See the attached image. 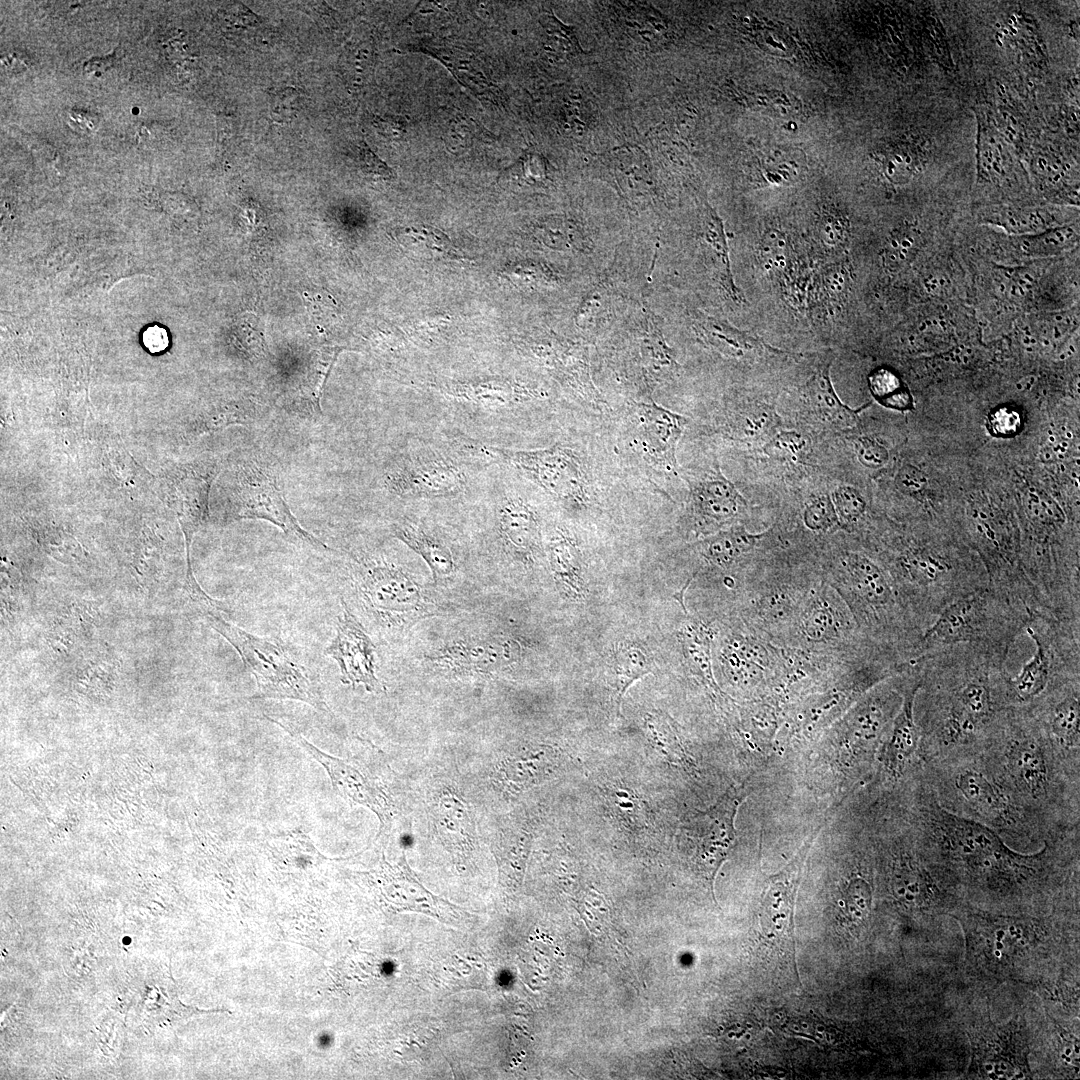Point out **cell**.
Returning <instances> with one entry per match:
<instances>
[{"label":"cell","instance_id":"obj_2","mask_svg":"<svg viewBox=\"0 0 1080 1080\" xmlns=\"http://www.w3.org/2000/svg\"><path fill=\"white\" fill-rule=\"evenodd\" d=\"M1007 658L983 646L955 644L911 659L920 677L914 714L922 765L984 746L1009 708Z\"/></svg>","mask_w":1080,"mask_h":1080},{"label":"cell","instance_id":"obj_53","mask_svg":"<svg viewBox=\"0 0 1080 1080\" xmlns=\"http://www.w3.org/2000/svg\"><path fill=\"white\" fill-rule=\"evenodd\" d=\"M358 161L362 171L369 176L385 180L393 177V171L366 144L359 147Z\"/></svg>","mask_w":1080,"mask_h":1080},{"label":"cell","instance_id":"obj_51","mask_svg":"<svg viewBox=\"0 0 1080 1080\" xmlns=\"http://www.w3.org/2000/svg\"><path fill=\"white\" fill-rule=\"evenodd\" d=\"M805 440L795 431H783L777 434L765 447L769 454L795 457L805 448Z\"/></svg>","mask_w":1080,"mask_h":1080},{"label":"cell","instance_id":"obj_55","mask_svg":"<svg viewBox=\"0 0 1080 1080\" xmlns=\"http://www.w3.org/2000/svg\"><path fill=\"white\" fill-rule=\"evenodd\" d=\"M144 346L152 353L164 351L169 345L167 331L159 326L152 325L145 329L142 335Z\"/></svg>","mask_w":1080,"mask_h":1080},{"label":"cell","instance_id":"obj_1","mask_svg":"<svg viewBox=\"0 0 1080 1080\" xmlns=\"http://www.w3.org/2000/svg\"><path fill=\"white\" fill-rule=\"evenodd\" d=\"M896 802L918 848L947 886L1019 897L1058 882L1061 864L1078 858L1079 832L1048 840L1035 853L1011 849L990 827L941 806L921 769L901 784Z\"/></svg>","mask_w":1080,"mask_h":1080},{"label":"cell","instance_id":"obj_31","mask_svg":"<svg viewBox=\"0 0 1080 1080\" xmlns=\"http://www.w3.org/2000/svg\"><path fill=\"white\" fill-rule=\"evenodd\" d=\"M92 609L71 604L53 620L48 633L49 645L60 654H69L87 640L95 627Z\"/></svg>","mask_w":1080,"mask_h":1080},{"label":"cell","instance_id":"obj_10","mask_svg":"<svg viewBox=\"0 0 1080 1080\" xmlns=\"http://www.w3.org/2000/svg\"><path fill=\"white\" fill-rule=\"evenodd\" d=\"M206 620L232 645L253 675L254 698L296 700L330 713L317 673L292 647L251 634L226 621L220 612L207 613Z\"/></svg>","mask_w":1080,"mask_h":1080},{"label":"cell","instance_id":"obj_14","mask_svg":"<svg viewBox=\"0 0 1080 1080\" xmlns=\"http://www.w3.org/2000/svg\"><path fill=\"white\" fill-rule=\"evenodd\" d=\"M228 518L265 520L315 548L327 549L299 524L279 487L275 468L260 457L248 458L238 467Z\"/></svg>","mask_w":1080,"mask_h":1080},{"label":"cell","instance_id":"obj_27","mask_svg":"<svg viewBox=\"0 0 1080 1080\" xmlns=\"http://www.w3.org/2000/svg\"><path fill=\"white\" fill-rule=\"evenodd\" d=\"M693 328L706 345L731 358H744L766 347L756 335L741 331L726 321L705 314L698 315Z\"/></svg>","mask_w":1080,"mask_h":1080},{"label":"cell","instance_id":"obj_50","mask_svg":"<svg viewBox=\"0 0 1080 1080\" xmlns=\"http://www.w3.org/2000/svg\"><path fill=\"white\" fill-rule=\"evenodd\" d=\"M856 453L860 463L872 469L884 466L889 459L887 449L870 437H860L857 440Z\"/></svg>","mask_w":1080,"mask_h":1080},{"label":"cell","instance_id":"obj_47","mask_svg":"<svg viewBox=\"0 0 1080 1080\" xmlns=\"http://www.w3.org/2000/svg\"><path fill=\"white\" fill-rule=\"evenodd\" d=\"M802 623V628L809 638L822 639L834 631V613L824 602L815 601L807 610Z\"/></svg>","mask_w":1080,"mask_h":1080},{"label":"cell","instance_id":"obj_43","mask_svg":"<svg viewBox=\"0 0 1080 1080\" xmlns=\"http://www.w3.org/2000/svg\"><path fill=\"white\" fill-rule=\"evenodd\" d=\"M844 903L846 914L852 922L864 921L872 903L870 883L864 877H853L845 889Z\"/></svg>","mask_w":1080,"mask_h":1080},{"label":"cell","instance_id":"obj_21","mask_svg":"<svg viewBox=\"0 0 1080 1080\" xmlns=\"http://www.w3.org/2000/svg\"><path fill=\"white\" fill-rule=\"evenodd\" d=\"M342 604L335 636L324 654L337 663L343 684L353 688L362 685L369 692L379 693L382 685L376 675L375 645L356 616Z\"/></svg>","mask_w":1080,"mask_h":1080},{"label":"cell","instance_id":"obj_34","mask_svg":"<svg viewBox=\"0 0 1080 1080\" xmlns=\"http://www.w3.org/2000/svg\"><path fill=\"white\" fill-rule=\"evenodd\" d=\"M704 239L708 244L718 279L733 301L745 302L743 294L736 287L731 273L729 249L721 220L712 212L708 213Z\"/></svg>","mask_w":1080,"mask_h":1080},{"label":"cell","instance_id":"obj_18","mask_svg":"<svg viewBox=\"0 0 1080 1080\" xmlns=\"http://www.w3.org/2000/svg\"><path fill=\"white\" fill-rule=\"evenodd\" d=\"M1026 706L1065 764L1080 772V679L1050 687Z\"/></svg>","mask_w":1080,"mask_h":1080},{"label":"cell","instance_id":"obj_15","mask_svg":"<svg viewBox=\"0 0 1080 1080\" xmlns=\"http://www.w3.org/2000/svg\"><path fill=\"white\" fill-rule=\"evenodd\" d=\"M745 783L730 787L709 808L693 814L682 826L694 849V859L711 886L717 871L736 845L735 818L746 799Z\"/></svg>","mask_w":1080,"mask_h":1080},{"label":"cell","instance_id":"obj_30","mask_svg":"<svg viewBox=\"0 0 1080 1080\" xmlns=\"http://www.w3.org/2000/svg\"><path fill=\"white\" fill-rule=\"evenodd\" d=\"M397 240L401 247L413 258L423 260H449L466 262L469 260L439 229L413 224L398 230Z\"/></svg>","mask_w":1080,"mask_h":1080},{"label":"cell","instance_id":"obj_42","mask_svg":"<svg viewBox=\"0 0 1080 1080\" xmlns=\"http://www.w3.org/2000/svg\"><path fill=\"white\" fill-rule=\"evenodd\" d=\"M612 163L619 179L625 180L630 189L647 184L649 180L647 159L639 149L622 147L615 150Z\"/></svg>","mask_w":1080,"mask_h":1080},{"label":"cell","instance_id":"obj_35","mask_svg":"<svg viewBox=\"0 0 1080 1080\" xmlns=\"http://www.w3.org/2000/svg\"><path fill=\"white\" fill-rule=\"evenodd\" d=\"M434 819L438 830L451 843L468 845L471 841L472 827L467 810L456 796L444 794L434 806Z\"/></svg>","mask_w":1080,"mask_h":1080},{"label":"cell","instance_id":"obj_46","mask_svg":"<svg viewBox=\"0 0 1080 1080\" xmlns=\"http://www.w3.org/2000/svg\"><path fill=\"white\" fill-rule=\"evenodd\" d=\"M831 500L838 520L846 526L855 525L865 513L866 502L862 495L853 487H838L833 492Z\"/></svg>","mask_w":1080,"mask_h":1080},{"label":"cell","instance_id":"obj_13","mask_svg":"<svg viewBox=\"0 0 1080 1080\" xmlns=\"http://www.w3.org/2000/svg\"><path fill=\"white\" fill-rule=\"evenodd\" d=\"M688 422L653 400H633L616 417L617 445L647 473L664 479L677 476L676 451Z\"/></svg>","mask_w":1080,"mask_h":1080},{"label":"cell","instance_id":"obj_22","mask_svg":"<svg viewBox=\"0 0 1080 1080\" xmlns=\"http://www.w3.org/2000/svg\"><path fill=\"white\" fill-rule=\"evenodd\" d=\"M393 536L424 560L435 582L453 577L458 570V557L450 540L434 525L423 519L403 515L391 526Z\"/></svg>","mask_w":1080,"mask_h":1080},{"label":"cell","instance_id":"obj_6","mask_svg":"<svg viewBox=\"0 0 1080 1080\" xmlns=\"http://www.w3.org/2000/svg\"><path fill=\"white\" fill-rule=\"evenodd\" d=\"M921 773L948 811L990 827L1005 841L1024 846L1048 841L996 776L982 749L923 764Z\"/></svg>","mask_w":1080,"mask_h":1080},{"label":"cell","instance_id":"obj_56","mask_svg":"<svg viewBox=\"0 0 1080 1080\" xmlns=\"http://www.w3.org/2000/svg\"><path fill=\"white\" fill-rule=\"evenodd\" d=\"M293 100H294V97H293L292 93H290V94H285L284 93L283 95H281L279 97H276V105H275L276 112L278 114H282L283 112H285V114L288 113V112H292V110H293V108H292Z\"/></svg>","mask_w":1080,"mask_h":1080},{"label":"cell","instance_id":"obj_24","mask_svg":"<svg viewBox=\"0 0 1080 1080\" xmlns=\"http://www.w3.org/2000/svg\"><path fill=\"white\" fill-rule=\"evenodd\" d=\"M694 514L706 524H723L745 503L732 482L720 473L689 481Z\"/></svg>","mask_w":1080,"mask_h":1080},{"label":"cell","instance_id":"obj_11","mask_svg":"<svg viewBox=\"0 0 1080 1080\" xmlns=\"http://www.w3.org/2000/svg\"><path fill=\"white\" fill-rule=\"evenodd\" d=\"M1024 630L1036 649L1017 675L1006 676L1009 707L1026 706L1050 687L1080 679V619L1035 610Z\"/></svg>","mask_w":1080,"mask_h":1080},{"label":"cell","instance_id":"obj_29","mask_svg":"<svg viewBox=\"0 0 1080 1080\" xmlns=\"http://www.w3.org/2000/svg\"><path fill=\"white\" fill-rule=\"evenodd\" d=\"M830 366L831 362L823 365L808 382L806 394L810 405L821 420L839 427H853L858 422V414L870 403L859 409L845 405L832 385Z\"/></svg>","mask_w":1080,"mask_h":1080},{"label":"cell","instance_id":"obj_9","mask_svg":"<svg viewBox=\"0 0 1080 1080\" xmlns=\"http://www.w3.org/2000/svg\"><path fill=\"white\" fill-rule=\"evenodd\" d=\"M1030 610L987 585L947 606L926 629L913 658L944 646L972 644L1009 655Z\"/></svg>","mask_w":1080,"mask_h":1080},{"label":"cell","instance_id":"obj_7","mask_svg":"<svg viewBox=\"0 0 1080 1080\" xmlns=\"http://www.w3.org/2000/svg\"><path fill=\"white\" fill-rule=\"evenodd\" d=\"M889 575L910 613L926 629L954 601L988 585L986 571L959 549L938 541H911Z\"/></svg>","mask_w":1080,"mask_h":1080},{"label":"cell","instance_id":"obj_33","mask_svg":"<svg viewBox=\"0 0 1080 1080\" xmlns=\"http://www.w3.org/2000/svg\"><path fill=\"white\" fill-rule=\"evenodd\" d=\"M1009 154L998 132L984 120L979 122L977 160L981 178L995 181L1006 175Z\"/></svg>","mask_w":1080,"mask_h":1080},{"label":"cell","instance_id":"obj_16","mask_svg":"<svg viewBox=\"0 0 1080 1080\" xmlns=\"http://www.w3.org/2000/svg\"><path fill=\"white\" fill-rule=\"evenodd\" d=\"M822 827L823 823L808 836L790 864L768 878L762 894V938L782 955L789 956L792 961L795 957V896L807 853Z\"/></svg>","mask_w":1080,"mask_h":1080},{"label":"cell","instance_id":"obj_32","mask_svg":"<svg viewBox=\"0 0 1080 1080\" xmlns=\"http://www.w3.org/2000/svg\"><path fill=\"white\" fill-rule=\"evenodd\" d=\"M760 538L761 534L749 533L742 526L735 525L706 539L702 543V555L718 566H729L752 549Z\"/></svg>","mask_w":1080,"mask_h":1080},{"label":"cell","instance_id":"obj_23","mask_svg":"<svg viewBox=\"0 0 1080 1080\" xmlns=\"http://www.w3.org/2000/svg\"><path fill=\"white\" fill-rule=\"evenodd\" d=\"M381 888L387 899L398 909L422 912L441 921L457 915L449 902L434 896L414 877L404 856L396 866L384 863L381 872Z\"/></svg>","mask_w":1080,"mask_h":1080},{"label":"cell","instance_id":"obj_19","mask_svg":"<svg viewBox=\"0 0 1080 1080\" xmlns=\"http://www.w3.org/2000/svg\"><path fill=\"white\" fill-rule=\"evenodd\" d=\"M267 718L286 730L302 748L323 766L329 775L333 788L339 795L350 803L369 808L377 815L381 824L379 834L390 825L393 817L392 800L376 779L365 770L364 766L360 765L359 762L331 756L315 747L295 730L288 728L279 721Z\"/></svg>","mask_w":1080,"mask_h":1080},{"label":"cell","instance_id":"obj_40","mask_svg":"<svg viewBox=\"0 0 1080 1080\" xmlns=\"http://www.w3.org/2000/svg\"><path fill=\"white\" fill-rule=\"evenodd\" d=\"M1024 928H1016L1013 923L1011 925H999L995 927H988V930H984L982 935L984 952L991 959H1009L1015 954H1021V946L1028 943L1029 938L1023 937L1022 933Z\"/></svg>","mask_w":1080,"mask_h":1080},{"label":"cell","instance_id":"obj_45","mask_svg":"<svg viewBox=\"0 0 1080 1080\" xmlns=\"http://www.w3.org/2000/svg\"><path fill=\"white\" fill-rule=\"evenodd\" d=\"M540 22L547 34L549 48L560 55H575L580 46L572 28L564 25L553 14L544 15Z\"/></svg>","mask_w":1080,"mask_h":1080},{"label":"cell","instance_id":"obj_38","mask_svg":"<svg viewBox=\"0 0 1080 1080\" xmlns=\"http://www.w3.org/2000/svg\"><path fill=\"white\" fill-rule=\"evenodd\" d=\"M869 389L876 401L886 408L906 411L913 407L912 396L893 370L880 367L868 376Z\"/></svg>","mask_w":1080,"mask_h":1080},{"label":"cell","instance_id":"obj_4","mask_svg":"<svg viewBox=\"0 0 1080 1080\" xmlns=\"http://www.w3.org/2000/svg\"><path fill=\"white\" fill-rule=\"evenodd\" d=\"M495 465L485 443L452 429L413 435L387 458L380 485L403 503H473Z\"/></svg>","mask_w":1080,"mask_h":1080},{"label":"cell","instance_id":"obj_5","mask_svg":"<svg viewBox=\"0 0 1080 1080\" xmlns=\"http://www.w3.org/2000/svg\"><path fill=\"white\" fill-rule=\"evenodd\" d=\"M451 429L477 441L499 445L500 438L552 417L551 395L513 377L482 375L430 381Z\"/></svg>","mask_w":1080,"mask_h":1080},{"label":"cell","instance_id":"obj_39","mask_svg":"<svg viewBox=\"0 0 1080 1080\" xmlns=\"http://www.w3.org/2000/svg\"><path fill=\"white\" fill-rule=\"evenodd\" d=\"M708 634L709 632L698 626H688L680 633L690 668L694 670V673L706 680L713 689H716L711 673Z\"/></svg>","mask_w":1080,"mask_h":1080},{"label":"cell","instance_id":"obj_44","mask_svg":"<svg viewBox=\"0 0 1080 1080\" xmlns=\"http://www.w3.org/2000/svg\"><path fill=\"white\" fill-rule=\"evenodd\" d=\"M546 176L544 159L535 154L521 157L517 163L504 170L500 180L516 185H536Z\"/></svg>","mask_w":1080,"mask_h":1080},{"label":"cell","instance_id":"obj_48","mask_svg":"<svg viewBox=\"0 0 1080 1080\" xmlns=\"http://www.w3.org/2000/svg\"><path fill=\"white\" fill-rule=\"evenodd\" d=\"M986 425L992 436L1007 438L1019 432L1022 427V416L1011 406H1000L989 413Z\"/></svg>","mask_w":1080,"mask_h":1080},{"label":"cell","instance_id":"obj_36","mask_svg":"<svg viewBox=\"0 0 1080 1080\" xmlns=\"http://www.w3.org/2000/svg\"><path fill=\"white\" fill-rule=\"evenodd\" d=\"M650 672V660L639 646L622 644L617 647L614 653V673L618 713L627 689Z\"/></svg>","mask_w":1080,"mask_h":1080},{"label":"cell","instance_id":"obj_12","mask_svg":"<svg viewBox=\"0 0 1080 1080\" xmlns=\"http://www.w3.org/2000/svg\"><path fill=\"white\" fill-rule=\"evenodd\" d=\"M351 567L359 598L382 622L408 626L432 614L423 587L403 564L383 554H363Z\"/></svg>","mask_w":1080,"mask_h":1080},{"label":"cell","instance_id":"obj_8","mask_svg":"<svg viewBox=\"0 0 1080 1080\" xmlns=\"http://www.w3.org/2000/svg\"><path fill=\"white\" fill-rule=\"evenodd\" d=\"M486 447L496 465L513 471L568 513L582 514L600 503L596 462L582 442L562 439L529 449Z\"/></svg>","mask_w":1080,"mask_h":1080},{"label":"cell","instance_id":"obj_28","mask_svg":"<svg viewBox=\"0 0 1080 1080\" xmlns=\"http://www.w3.org/2000/svg\"><path fill=\"white\" fill-rule=\"evenodd\" d=\"M532 839L533 832L526 821H512L498 833L494 854L505 886L511 888L520 883Z\"/></svg>","mask_w":1080,"mask_h":1080},{"label":"cell","instance_id":"obj_41","mask_svg":"<svg viewBox=\"0 0 1080 1080\" xmlns=\"http://www.w3.org/2000/svg\"><path fill=\"white\" fill-rule=\"evenodd\" d=\"M534 235L546 246L567 250L582 244V234L577 226L564 218H549L541 221L534 228Z\"/></svg>","mask_w":1080,"mask_h":1080},{"label":"cell","instance_id":"obj_20","mask_svg":"<svg viewBox=\"0 0 1080 1080\" xmlns=\"http://www.w3.org/2000/svg\"><path fill=\"white\" fill-rule=\"evenodd\" d=\"M520 644L506 636L471 637L447 644L428 656L440 672L453 676H487L517 662Z\"/></svg>","mask_w":1080,"mask_h":1080},{"label":"cell","instance_id":"obj_37","mask_svg":"<svg viewBox=\"0 0 1080 1080\" xmlns=\"http://www.w3.org/2000/svg\"><path fill=\"white\" fill-rule=\"evenodd\" d=\"M644 727L648 739L655 749L668 761H685V750L673 720L662 711L647 713Z\"/></svg>","mask_w":1080,"mask_h":1080},{"label":"cell","instance_id":"obj_3","mask_svg":"<svg viewBox=\"0 0 1080 1080\" xmlns=\"http://www.w3.org/2000/svg\"><path fill=\"white\" fill-rule=\"evenodd\" d=\"M981 749L1048 840L1080 831V772L1065 764L1027 706L1007 708Z\"/></svg>","mask_w":1080,"mask_h":1080},{"label":"cell","instance_id":"obj_54","mask_svg":"<svg viewBox=\"0 0 1080 1080\" xmlns=\"http://www.w3.org/2000/svg\"><path fill=\"white\" fill-rule=\"evenodd\" d=\"M926 479L917 468L906 465L902 467L896 477L897 487L904 493L916 497L922 494Z\"/></svg>","mask_w":1080,"mask_h":1080},{"label":"cell","instance_id":"obj_17","mask_svg":"<svg viewBox=\"0 0 1080 1080\" xmlns=\"http://www.w3.org/2000/svg\"><path fill=\"white\" fill-rule=\"evenodd\" d=\"M902 704L889 730L884 736L877 754L880 773L885 781L901 784L921 766L920 730L915 719L914 702L920 688V677L911 662L902 674Z\"/></svg>","mask_w":1080,"mask_h":1080},{"label":"cell","instance_id":"obj_52","mask_svg":"<svg viewBox=\"0 0 1080 1080\" xmlns=\"http://www.w3.org/2000/svg\"><path fill=\"white\" fill-rule=\"evenodd\" d=\"M1041 212L1043 211L1038 209H1003L994 216V219L1011 226H1018L1021 222L1024 227H1038L1043 219Z\"/></svg>","mask_w":1080,"mask_h":1080},{"label":"cell","instance_id":"obj_26","mask_svg":"<svg viewBox=\"0 0 1080 1080\" xmlns=\"http://www.w3.org/2000/svg\"><path fill=\"white\" fill-rule=\"evenodd\" d=\"M559 767V753L548 745H538L508 758L501 775L510 791L520 792L543 782Z\"/></svg>","mask_w":1080,"mask_h":1080},{"label":"cell","instance_id":"obj_25","mask_svg":"<svg viewBox=\"0 0 1080 1080\" xmlns=\"http://www.w3.org/2000/svg\"><path fill=\"white\" fill-rule=\"evenodd\" d=\"M545 557L557 583L569 595L581 593L582 551L578 539L566 526L556 524L548 532Z\"/></svg>","mask_w":1080,"mask_h":1080},{"label":"cell","instance_id":"obj_49","mask_svg":"<svg viewBox=\"0 0 1080 1080\" xmlns=\"http://www.w3.org/2000/svg\"><path fill=\"white\" fill-rule=\"evenodd\" d=\"M804 524L811 530L821 531L832 527L838 517L829 496H820L814 499L804 510Z\"/></svg>","mask_w":1080,"mask_h":1080}]
</instances>
